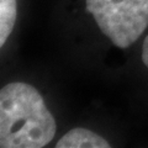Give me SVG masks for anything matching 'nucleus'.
Instances as JSON below:
<instances>
[{
	"instance_id": "obj_2",
	"label": "nucleus",
	"mask_w": 148,
	"mask_h": 148,
	"mask_svg": "<svg viewBox=\"0 0 148 148\" xmlns=\"http://www.w3.org/2000/svg\"><path fill=\"white\" fill-rule=\"evenodd\" d=\"M85 8L119 48L135 43L148 26V0H86Z\"/></svg>"
},
{
	"instance_id": "obj_1",
	"label": "nucleus",
	"mask_w": 148,
	"mask_h": 148,
	"mask_svg": "<svg viewBox=\"0 0 148 148\" xmlns=\"http://www.w3.org/2000/svg\"><path fill=\"white\" fill-rule=\"evenodd\" d=\"M56 121L32 85L10 83L0 90V147L41 148L54 138Z\"/></svg>"
},
{
	"instance_id": "obj_5",
	"label": "nucleus",
	"mask_w": 148,
	"mask_h": 148,
	"mask_svg": "<svg viewBox=\"0 0 148 148\" xmlns=\"http://www.w3.org/2000/svg\"><path fill=\"white\" fill-rule=\"evenodd\" d=\"M142 61H143V64L148 68V35L146 36L142 46Z\"/></svg>"
},
{
	"instance_id": "obj_3",
	"label": "nucleus",
	"mask_w": 148,
	"mask_h": 148,
	"mask_svg": "<svg viewBox=\"0 0 148 148\" xmlns=\"http://www.w3.org/2000/svg\"><path fill=\"white\" fill-rule=\"evenodd\" d=\"M57 148H109L103 137L86 128H73L68 131L56 145Z\"/></svg>"
},
{
	"instance_id": "obj_4",
	"label": "nucleus",
	"mask_w": 148,
	"mask_h": 148,
	"mask_svg": "<svg viewBox=\"0 0 148 148\" xmlns=\"http://www.w3.org/2000/svg\"><path fill=\"white\" fill-rule=\"evenodd\" d=\"M16 20V0H0V47L11 35Z\"/></svg>"
}]
</instances>
